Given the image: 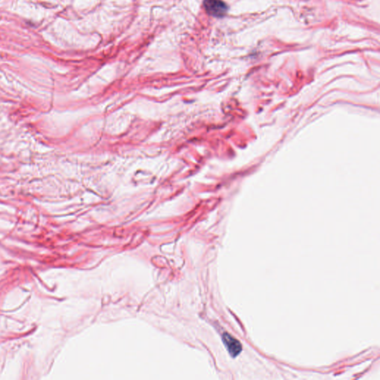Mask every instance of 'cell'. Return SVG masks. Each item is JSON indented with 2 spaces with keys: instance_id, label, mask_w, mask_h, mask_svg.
I'll list each match as a JSON object with an SVG mask.
<instances>
[{
  "instance_id": "7a4b0ae2",
  "label": "cell",
  "mask_w": 380,
  "mask_h": 380,
  "mask_svg": "<svg viewBox=\"0 0 380 380\" xmlns=\"http://www.w3.org/2000/svg\"><path fill=\"white\" fill-rule=\"evenodd\" d=\"M222 341L231 357L235 358L241 354L242 351L241 344L233 336H231L229 333H225L222 335Z\"/></svg>"
},
{
  "instance_id": "6da1fadb",
  "label": "cell",
  "mask_w": 380,
  "mask_h": 380,
  "mask_svg": "<svg viewBox=\"0 0 380 380\" xmlns=\"http://www.w3.org/2000/svg\"><path fill=\"white\" fill-rule=\"evenodd\" d=\"M204 6L206 11L215 17H223L228 10V5L222 0H204Z\"/></svg>"
}]
</instances>
